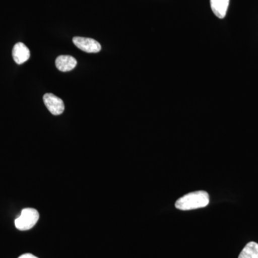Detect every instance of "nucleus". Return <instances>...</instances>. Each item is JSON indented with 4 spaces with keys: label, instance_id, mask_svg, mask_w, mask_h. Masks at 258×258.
Returning a JSON list of instances; mask_svg holds the SVG:
<instances>
[{
    "label": "nucleus",
    "instance_id": "obj_1",
    "mask_svg": "<svg viewBox=\"0 0 258 258\" xmlns=\"http://www.w3.org/2000/svg\"><path fill=\"white\" fill-rule=\"evenodd\" d=\"M210 203L208 193L205 191H198L187 194L176 202L175 207L180 210H192L208 206Z\"/></svg>",
    "mask_w": 258,
    "mask_h": 258
},
{
    "label": "nucleus",
    "instance_id": "obj_2",
    "mask_svg": "<svg viewBox=\"0 0 258 258\" xmlns=\"http://www.w3.org/2000/svg\"><path fill=\"white\" fill-rule=\"evenodd\" d=\"M40 218L37 210L33 208H25L22 210L20 216L15 220V225L19 230H30Z\"/></svg>",
    "mask_w": 258,
    "mask_h": 258
},
{
    "label": "nucleus",
    "instance_id": "obj_3",
    "mask_svg": "<svg viewBox=\"0 0 258 258\" xmlns=\"http://www.w3.org/2000/svg\"><path fill=\"white\" fill-rule=\"evenodd\" d=\"M73 42L78 48L88 53H96L101 50V44L92 38L75 37L73 39Z\"/></svg>",
    "mask_w": 258,
    "mask_h": 258
},
{
    "label": "nucleus",
    "instance_id": "obj_4",
    "mask_svg": "<svg viewBox=\"0 0 258 258\" xmlns=\"http://www.w3.org/2000/svg\"><path fill=\"white\" fill-rule=\"evenodd\" d=\"M43 101L48 111L54 115L62 114L64 110L63 101L52 93L44 95Z\"/></svg>",
    "mask_w": 258,
    "mask_h": 258
},
{
    "label": "nucleus",
    "instance_id": "obj_5",
    "mask_svg": "<svg viewBox=\"0 0 258 258\" xmlns=\"http://www.w3.org/2000/svg\"><path fill=\"white\" fill-rule=\"evenodd\" d=\"M30 56V50L25 44L23 42L15 44L13 50V57L17 64H23L29 60Z\"/></svg>",
    "mask_w": 258,
    "mask_h": 258
},
{
    "label": "nucleus",
    "instance_id": "obj_6",
    "mask_svg": "<svg viewBox=\"0 0 258 258\" xmlns=\"http://www.w3.org/2000/svg\"><path fill=\"white\" fill-rule=\"evenodd\" d=\"M77 66V60L72 56L60 55L56 58L55 66L62 72H69Z\"/></svg>",
    "mask_w": 258,
    "mask_h": 258
},
{
    "label": "nucleus",
    "instance_id": "obj_7",
    "mask_svg": "<svg viewBox=\"0 0 258 258\" xmlns=\"http://www.w3.org/2000/svg\"><path fill=\"white\" fill-rule=\"evenodd\" d=\"M230 0H210V6L215 16L220 19L225 18Z\"/></svg>",
    "mask_w": 258,
    "mask_h": 258
},
{
    "label": "nucleus",
    "instance_id": "obj_8",
    "mask_svg": "<svg viewBox=\"0 0 258 258\" xmlns=\"http://www.w3.org/2000/svg\"><path fill=\"white\" fill-rule=\"evenodd\" d=\"M238 258H258V244L250 242L241 251Z\"/></svg>",
    "mask_w": 258,
    "mask_h": 258
},
{
    "label": "nucleus",
    "instance_id": "obj_9",
    "mask_svg": "<svg viewBox=\"0 0 258 258\" xmlns=\"http://www.w3.org/2000/svg\"><path fill=\"white\" fill-rule=\"evenodd\" d=\"M18 258H38L36 256L33 255V254L30 253H26L22 254L21 256H20Z\"/></svg>",
    "mask_w": 258,
    "mask_h": 258
}]
</instances>
